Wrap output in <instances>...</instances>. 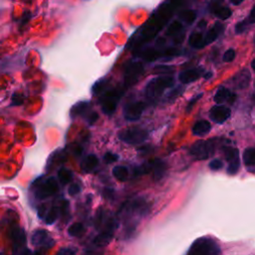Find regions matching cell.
<instances>
[{
	"label": "cell",
	"instance_id": "57",
	"mask_svg": "<svg viewBox=\"0 0 255 255\" xmlns=\"http://www.w3.org/2000/svg\"><path fill=\"white\" fill-rule=\"evenodd\" d=\"M251 67H252V69L255 71V59L252 61V63H251Z\"/></svg>",
	"mask_w": 255,
	"mask_h": 255
},
{
	"label": "cell",
	"instance_id": "43",
	"mask_svg": "<svg viewBox=\"0 0 255 255\" xmlns=\"http://www.w3.org/2000/svg\"><path fill=\"white\" fill-rule=\"evenodd\" d=\"M99 119V114L96 113V112H90L88 115H87V121L90 125H94Z\"/></svg>",
	"mask_w": 255,
	"mask_h": 255
},
{
	"label": "cell",
	"instance_id": "41",
	"mask_svg": "<svg viewBox=\"0 0 255 255\" xmlns=\"http://www.w3.org/2000/svg\"><path fill=\"white\" fill-rule=\"evenodd\" d=\"M235 58V51L233 49H228L224 54H223V61L228 63L233 61V59Z\"/></svg>",
	"mask_w": 255,
	"mask_h": 255
},
{
	"label": "cell",
	"instance_id": "29",
	"mask_svg": "<svg viewBox=\"0 0 255 255\" xmlns=\"http://www.w3.org/2000/svg\"><path fill=\"white\" fill-rule=\"evenodd\" d=\"M59 214H60V209L58 208V207H56V206H54V207H52L48 212H47V214H46V216H45V222H46V224H53L57 219H58V217H59Z\"/></svg>",
	"mask_w": 255,
	"mask_h": 255
},
{
	"label": "cell",
	"instance_id": "21",
	"mask_svg": "<svg viewBox=\"0 0 255 255\" xmlns=\"http://www.w3.org/2000/svg\"><path fill=\"white\" fill-rule=\"evenodd\" d=\"M113 175L116 179H118L119 181H126L128 180V176H129V171L128 168L125 165H117L113 168L112 170Z\"/></svg>",
	"mask_w": 255,
	"mask_h": 255
},
{
	"label": "cell",
	"instance_id": "51",
	"mask_svg": "<svg viewBox=\"0 0 255 255\" xmlns=\"http://www.w3.org/2000/svg\"><path fill=\"white\" fill-rule=\"evenodd\" d=\"M235 99H236V96L234 95V94H230V96H229V98H228V103H230V104H232L234 101H235Z\"/></svg>",
	"mask_w": 255,
	"mask_h": 255
},
{
	"label": "cell",
	"instance_id": "53",
	"mask_svg": "<svg viewBox=\"0 0 255 255\" xmlns=\"http://www.w3.org/2000/svg\"><path fill=\"white\" fill-rule=\"evenodd\" d=\"M21 255H34V253H32L30 250H27V249H25L24 251H22Z\"/></svg>",
	"mask_w": 255,
	"mask_h": 255
},
{
	"label": "cell",
	"instance_id": "1",
	"mask_svg": "<svg viewBox=\"0 0 255 255\" xmlns=\"http://www.w3.org/2000/svg\"><path fill=\"white\" fill-rule=\"evenodd\" d=\"M170 5V3H164L161 7H159L156 14L144 25L138 38L135 41V49L136 47H140L142 44L152 39L166 23V21L171 17L173 7Z\"/></svg>",
	"mask_w": 255,
	"mask_h": 255
},
{
	"label": "cell",
	"instance_id": "12",
	"mask_svg": "<svg viewBox=\"0 0 255 255\" xmlns=\"http://www.w3.org/2000/svg\"><path fill=\"white\" fill-rule=\"evenodd\" d=\"M230 110L225 106H214L209 112V118L216 124L224 123L230 117Z\"/></svg>",
	"mask_w": 255,
	"mask_h": 255
},
{
	"label": "cell",
	"instance_id": "14",
	"mask_svg": "<svg viewBox=\"0 0 255 255\" xmlns=\"http://www.w3.org/2000/svg\"><path fill=\"white\" fill-rule=\"evenodd\" d=\"M90 110V103L88 101H81L76 103L70 110V118L72 120L78 117H84L89 114Z\"/></svg>",
	"mask_w": 255,
	"mask_h": 255
},
{
	"label": "cell",
	"instance_id": "30",
	"mask_svg": "<svg viewBox=\"0 0 255 255\" xmlns=\"http://www.w3.org/2000/svg\"><path fill=\"white\" fill-rule=\"evenodd\" d=\"M179 18L183 22H185L187 24H191L195 20V18H196V13L193 10L186 9V10H183L182 12H180Z\"/></svg>",
	"mask_w": 255,
	"mask_h": 255
},
{
	"label": "cell",
	"instance_id": "54",
	"mask_svg": "<svg viewBox=\"0 0 255 255\" xmlns=\"http://www.w3.org/2000/svg\"><path fill=\"white\" fill-rule=\"evenodd\" d=\"M204 26H205V21L204 20L200 21L199 24H198V27H204Z\"/></svg>",
	"mask_w": 255,
	"mask_h": 255
},
{
	"label": "cell",
	"instance_id": "20",
	"mask_svg": "<svg viewBox=\"0 0 255 255\" xmlns=\"http://www.w3.org/2000/svg\"><path fill=\"white\" fill-rule=\"evenodd\" d=\"M210 128H211V126H210L209 122H207V121H199V122H197L193 126L192 132H193L194 135L202 136V135H204V134L209 132Z\"/></svg>",
	"mask_w": 255,
	"mask_h": 255
},
{
	"label": "cell",
	"instance_id": "7",
	"mask_svg": "<svg viewBox=\"0 0 255 255\" xmlns=\"http://www.w3.org/2000/svg\"><path fill=\"white\" fill-rule=\"evenodd\" d=\"M144 68L143 65L140 62H132L126 66L125 72H124V84L125 88H129L130 86H133L141 75L143 74Z\"/></svg>",
	"mask_w": 255,
	"mask_h": 255
},
{
	"label": "cell",
	"instance_id": "19",
	"mask_svg": "<svg viewBox=\"0 0 255 255\" xmlns=\"http://www.w3.org/2000/svg\"><path fill=\"white\" fill-rule=\"evenodd\" d=\"M11 239L13 241V244L15 247H20L21 245H23L26 241V236H25V232L22 228L20 227H15L11 230Z\"/></svg>",
	"mask_w": 255,
	"mask_h": 255
},
{
	"label": "cell",
	"instance_id": "44",
	"mask_svg": "<svg viewBox=\"0 0 255 255\" xmlns=\"http://www.w3.org/2000/svg\"><path fill=\"white\" fill-rule=\"evenodd\" d=\"M249 24L248 20H245V21H242V22H239L237 23L236 27H235V31L236 33H242L245 29H246V25Z\"/></svg>",
	"mask_w": 255,
	"mask_h": 255
},
{
	"label": "cell",
	"instance_id": "60",
	"mask_svg": "<svg viewBox=\"0 0 255 255\" xmlns=\"http://www.w3.org/2000/svg\"><path fill=\"white\" fill-rule=\"evenodd\" d=\"M254 100H255V94H254Z\"/></svg>",
	"mask_w": 255,
	"mask_h": 255
},
{
	"label": "cell",
	"instance_id": "46",
	"mask_svg": "<svg viewBox=\"0 0 255 255\" xmlns=\"http://www.w3.org/2000/svg\"><path fill=\"white\" fill-rule=\"evenodd\" d=\"M58 255H76L75 251L71 248H63L59 251Z\"/></svg>",
	"mask_w": 255,
	"mask_h": 255
},
{
	"label": "cell",
	"instance_id": "39",
	"mask_svg": "<svg viewBox=\"0 0 255 255\" xmlns=\"http://www.w3.org/2000/svg\"><path fill=\"white\" fill-rule=\"evenodd\" d=\"M115 189L113 187H105L102 190V195L106 199H113L115 196Z\"/></svg>",
	"mask_w": 255,
	"mask_h": 255
},
{
	"label": "cell",
	"instance_id": "49",
	"mask_svg": "<svg viewBox=\"0 0 255 255\" xmlns=\"http://www.w3.org/2000/svg\"><path fill=\"white\" fill-rule=\"evenodd\" d=\"M248 22L249 24H252V23H255V5L253 6L251 12H250V15H249V18H248Z\"/></svg>",
	"mask_w": 255,
	"mask_h": 255
},
{
	"label": "cell",
	"instance_id": "34",
	"mask_svg": "<svg viewBox=\"0 0 255 255\" xmlns=\"http://www.w3.org/2000/svg\"><path fill=\"white\" fill-rule=\"evenodd\" d=\"M224 155H225V158L227 159V161L230 162L236 158H239V151H238V149L233 148V147H225Z\"/></svg>",
	"mask_w": 255,
	"mask_h": 255
},
{
	"label": "cell",
	"instance_id": "32",
	"mask_svg": "<svg viewBox=\"0 0 255 255\" xmlns=\"http://www.w3.org/2000/svg\"><path fill=\"white\" fill-rule=\"evenodd\" d=\"M182 29V24L179 21H173L171 24H169V26L167 27L166 30V35L167 36H175L178 35L179 32Z\"/></svg>",
	"mask_w": 255,
	"mask_h": 255
},
{
	"label": "cell",
	"instance_id": "25",
	"mask_svg": "<svg viewBox=\"0 0 255 255\" xmlns=\"http://www.w3.org/2000/svg\"><path fill=\"white\" fill-rule=\"evenodd\" d=\"M72 178H73V173L71 170L64 167L58 170V180L62 185H67L68 183H70Z\"/></svg>",
	"mask_w": 255,
	"mask_h": 255
},
{
	"label": "cell",
	"instance_id": "11",
	"mask_svg": "<svg viewBox=\"0 0 255 255\" xmlns=\"http://www.w3.org/2000/svg\"><path fill=\"white\" fill-rule=\"evenodd\" d=\"M116 228H117V221L115 219H111L108 222L106 228L95 238V240H94L95 245L100 246V247L107 245L113 238L114 230Z\"/></svg>",
	"mask_w": 255,
	"mask_h": 255
},
{
	"label": "cell",
	"instance_id": "48",
	"mask_svg": "<svg viewBox=\"0 0 255 255\" xmlns=\"http://www.w3.org/2000/svg\"><path fill=\"white\" fill-rule=\"evenodd\" d=\"M163 55H164V56H169V57L175 56V55H177V51H176L175 49H173V48H168L167 50L164 51Z\"/></svg>",
	"mask_w": 255,
	"mask_h": 255
},
{
	"label": "cell",
	"instance_id": "37",
	"mask_svg": "<svg viewBox=\"0 0 255 255\" xmlns=\"http://www.w3.org/2000/svg\"><path fill=\"white\" fill-rule=\"evenodd\" d=\"M82 190V187L79 183H71L70 186H69V189H68V192L70 195L72 196H75L77 194H79Z\"/></svg>",
	"mask_w": 255,
	"mask_h": 255
},
{
	"label": "cell",
	"instance_id": "4",
	"mask_svg": "<svg viewBox=\"0 0 255 255\" xmlns=\"http://www.w3.org/2000/svg\"><path fill=\"white\" fill-rule=\"evenodd\" d=\"M218 253L217 243L210 238L202 237L192 243L187 255H218Z\"/></svg>",
	"mask_w": 255,
	"mask_h": 255
},
{
	"label": "cell",
	"instance_id": "33",
	"mask_svg": "<svg viewBox=\"0 0 255 255\" xmlns=\"http://www.w3.org/2000/svg\"><path fill=\"white\" fill-rule=\"evenodd\" d=\"M85 228L84 225L80 222H76L73 223L69 228H68V233L71 236H80L81 234H83Z\"/></svg>",
	"mask_w": 255,
	"mask_h": 255
},
{
	"label": "cell",
	"instance_id": "9",
	"mask_svg": "<svg viewBox=\"0 0 255 255\" xmlns=\"http://www.w3.org/2000/svg\"><path fill=\"white\" fill-rule=\"evenodd\" d=\"M213 143L211 141H205V140H200L195 142L191 148H190V154L195 157L196 159H206L208 158L212 153H213Z\"/></svg>",
	"mask_w": 255,
	"mask_h": 255
},
{
	"label": "cell",
	"instance_id": "16",
	"mask_svg": "<svg viewBox=\"0 0 255 255\" xmlns=\"http://www.w3.org/2000/svg\"><path fill=\"white\" fill-rule=\"evenodd\" d=\"M202 74V69L200 68H195V69H190L183 71L179 74L178 79L181 83L183 84H188L191 82H194L196 79H198Z\"/></svg>",
	"mask_w": 255,
	"mask_h": 255
},
{
	"label": "cell",
	"instance_id": "52",
	"mask_svg": "<svg viewBox=\"0 0 255 255\" xmlns=\"http://www.w3.org/2000/svg\"><path fill=\"white\" fill-rule=\"evenodd\" d=\"M86 255H100V254L96 250H88L86 252Z\"/></svg>",
	"mask_w": 255,
	"mask_h": 255
},
{
	"label": "cell",
	"instance_id": "36",
	"mask_svg": "<svg viewBox=\"0 0 255 255\" xmlns=\"http://www.w3.org/2000/svg\"><path fill=\"white\" fill-rule=\"evenodd\" d=\"M239 166H240V162H239V158H236L232 161L229 162L228 164V167H227V172L229 174H235L238 169H239Z\"/></svg>",
	"mask_w": 255,
	"mask_h": 255
},
{
	"label": "cell",
	"instance_id": "26",
	"mask_svg": "<svg viewBox=\"0 0 255 255\" xmlns=\"http://www.w3.org/2000/svg\"><path fill=\"white\" fill-rule=\"evenodd\" d=\"M230 94L231 93L226 88L219 87L214 95V102L216 104H222L224 101H228Z\"/></svg>",
	"mask_w": 255,
	"mask_h": 255
},
{
	"label": "cell",
	"instance_id": "50",
	"mask_svg": "<svg viewBox=\"0 0 255 255\" xmlns=\"http://www.w3.org/2000/svg\"><path fill=\"white\" fill-rule=\"evenodd\" d=\"M46 208H45V206H40L39 208H38V215H39V217H41V218H44V215L46 216Z\"/></svg>",
	"mask_w": 255,
	"mask_h": 255
},
{
	"label": "cell",
	"instance_id": "56",
	"mask_svg": "<svg viewBox=\"0 0 255 255\" xmlns=\"http://www.w3.org/2000/svg\"><path fill=\"white\" fill-rule=\"evenodd\" d=\"M211 76H212V74L209 72V73H206V74L204 75V78H205V79H208V78H210Z\"/></svg>",
	"mask_w": 255,
	"mask_h": 255
},
{
	"label": "cell",
	"instance_id": "22",
	"mask_svg": "<svg viewBox=\"0 0 255 255\" xmlns=\"http://www.w3.org/2000/svg\"><path fill=\"white\" fill-rule=\"evenodd\" d=\"M222 29H223V27H222V25H221L219 22L215 23V25H214V26L208 31V33L206 34V37H205V39H204L205 45L212 43V42L218 37V35H219V33L222 31Z\"/></svg>",
	"mask_w": 255,
	"mask_h": 255
},
{
	"label": "cell",
	"instance_id": "13",
	"mask_svg": "<svg viewBox=\"0 0 255 255\" xmlns=\"http://www.w3.org/2000/svg\"><path fill=\"white\" fill-rule=\"evenodd\" d=\"M251 80V74L248 69H243L238 72L232 79L234 86L238 89H245Z\"/></svg>",
	"mask_w": 255,
	"mask_h": 255
},
{
	"label": "cell",
	"instance_id": "40",
	"mask_svg": "<svg viewBox=\"0 0 255 255\" xmlns=\"http://www.w3.org/2000/svg\"><path fill=\"white\" fill-rule=\"evenodd\" d=\"M24 102V97L19 94H13L12 99H11V105L12 106H20Z\"/></svg>",
	"mask_w": 255,
	"mask_h": 255
},
{
	"label": "cell",
	"instance_id": "59",
	"mask_svg": "<svg viewBox=\"0 0 255 255\" xmlns=\"http://www.w3.org/2000/svg\"><path fill=\"white\" fill-rule=\"evenodd\" d=\"M254 45H255V37H254Z\"/></svg>",
	"mask_w": 255,
	"mask_h": 255
},
{
	"label": "cell",
	"instance_id": "24",
	"mask_svg": "<svg viewBox=\"0 0 255 255\" xmlns=\"http://www.w3.org/2000/svg\"><path fill=\"white\" fill-rule=\"evenodd\" d=\"M188 42H189V45H191L193 48H196V49H200L205 46V42L202 35L197 32H194L189 36Z\"/></svg>",
	"mask_w": 255,
	"mask_h": 255
},
{
	"label": "cell",
	"instance_id": "15",
	"mask_svg": "<svg viewBox=\"0 0 255 255\" xmlns=\"http://www.w3.org/2000/svg\"><path fill=\"white\" fill-rule=\"evenodd\" d=\"M65 161H66V154H65V152L63 150H60V149L56 150V151H54L50 155V157H49V159L47 161L46 169H47V171H49V170L55 168V166L63 164Z\"/></svg>",
	"mask_w": 255,
	"mask_h": 255
},
{
	"label": "cell",
	"instance_id": "10",
	"mask_svg": "<svg viewBox=\"0 0 255 255\" xmlns=\"http://www.w3.org/2000/svg\"><path fill=\"white\" fill-rule=\"evenodd\" d=\"M31 242L33 245L41 248H52L55 244L54 239H52L49 233L44 229H38L33 232L31 237Z\"/></svg>",
	"mask_w": 255,
	"mask_h": 255
},
{
	"label": "cell",
	"instance_id": "17",
	"mask_svg": "<svg viewBox=\"0 0 255 255\" xmlns=\"http://www.w3.org/2000/svg\"><path fill=\"white\" fill-rule=\"evenodd\" d=\"M99 164V158L96 154H88L84 157V159L81 161V168L84 172L90 173L93 170L96 169V167Z\"/></svg>",
	"mask_w": 255,
	"mask_h": 255
},
{
	"label": "cell",
	"instance_id": "6",
	"mask_svg": "<svg viewBox=\"0 0 255 255\" xmlns=\"http://www.w3.org/2000/svg\"><path fill=\"white\" fill-rule=\"evenodd\" d=\"M34 185L35 197L40 200L46 199L54 195L59 189V184L54 177H48L46 179H43L41 182H39V179H37Z\"/></svg>",
	"mask_w": 255,
	"mask_h": 255
},
{
	"label": "cell",
	"instance_id": "42",
	"mask_svg": "<svg viewBox=\"0 0 255 255\" xmlns=\"http://www.w3.org/2000/svg\"><path fill=\"white\" fill-rule=\"evenodd\" d=\"M222 166H223V163L220 159H212L209 162V168L211 170H219L222 168Z\"/></svg>",
	"mask_w": 255,
	"mask_h": 255
},
{
	"label": "cell",
	"instance_id": "55",
	"mask_svg": "<svg viewBox=\"0 0 255 255\" xmlns=\"http://www.w3.org/2000/svg\"><path fill=\"white\" fill-rule=\"evenodd\" d=\"M231 3H232V4H234V5H239L240 3H242V1H241V0H240V1H233V0H232V1H231Z\"/></svg>",
	"mask_w": 255,
	"mask_h": 255
},
{
	"label": "cell",
	"instance_id": "47",
	"mask_svg": "<svg viewBox=\"0 0 255 255\" xmlns=\"http://www.w3.org/2000/svg\"><path fill=\"white\" fill-rule=\"evenodd\" d=\"M30 18H31V14H30V12H25V13H24V15L22 16V19H21L20 25H21V26L25 25V24L30 20Z\"/></svg>",
	"mask_w": 255,
	"mask_h": 255
},
{
	"label": "cell",
	"instance_id": "38",
	"mask_svg": "<svg viewBox=\"0 0 255 255\" xmlns=\"http://www.w3.org/2000/svg\"><path fill=\"white\" fill-rule=\"evenodd\" d=\"M119 155L116 154V153H113V152H107L105 155H104V161L106 163H113V162H116L117 160H119Z\"/></svg>",
	"mask_w": 255,
	"mask_h": 255
},
{
	"label": "cell",
	"instance_id": "3",
	"mask_svg": "<svg viewBox=\"0 0 255 255\" xmlns=\"http://www.w3.org/2000/svg\"><path fill=\"white\" fill-rule=\"evenodd\" d=\"M173 85V78L167 75H162L151 79L145 87V96L150 100L159 98L165 89L170 88Z\"/></svg>",
	"mask_w": 255,
	"mask_h": 255
},
{
	"label": "cell",
	"instance_id": "27",
	"mask_svg": "<svg viewBox=\"0 0 255 255\" xmlns=\"http://www.w3.org/2000/svg\"><path fill=\"white\" fill-rule=\"evenodd\" d=\"M243 161L247 166H255V148H247L243 153Z\"/></svg>",
	"mask_w": 255,
	"mask_h": 255
},
{
	"label": "cell",
	"instance_id": "45",
	"mask_svg": "<svg viewBox=\"0 0 255 255\" xmlns=\"http://www.w3.org/2000/svg\"><path fill=\"white\" fill-rule=\"evenodd\" d=\"M201 96H202V94H199V95H196V97H194L192 100H190L189 101V103H188V106H187V109H186V111L187 112H189L190 111V109H192V107L194 106V104L201 98Z\"/></svg>",
	"mask_w": 255,
	"mask_h": 255
},
{
	"label": "cell",
	"instance_id": "5",
	"mask_svg": "<svg viewBox=\"0 0 255 255\" xmlns=\"http://www.w3.org/2000/svg\"><path fill=\"white\" fill-rule=\"evenodd\" d=\"M118 137L128 144L135 145L144 142L148 137V132L139 127H131L119 131Z\"/></svg>",
	"mask_w": 255,
	"mask_h": 255
},
{
	"label": "cell",
	"instance_id": "8",
	"mask_svg": "<svg viewBox=\"0 0 255 255\" xmlns=\"http://www.w3.org/2000/svg\"><path fill=\"white\" fill-rule=\"evenodd\" d=\"M145 108L144 103L139 101L128 102L124 107V117L127 121L135 122L139 120Z\"/></svg>",
	"mask_w": 255,
	"mask_h": 255
},
{
	"label": "cell",
	"instance_id": "28",
	"mask_svg": "<svg viewBox=\"0 0 255 255\" xmlns=\"http://www.w3.org/2000/svg\"><path fill=\"white\" fill-rule=\"evenodd\" d=\"M212 12L221 20H226L231 16V10L227 7H222L216 5V7L212 10Z\"/></svg>",
	"mask_w": 255,
	"mask_h": 255
},
{
	"label": "cell",
	"instance_id": "58",
	"mask_svg": "<svg viewBox=\"0 0 255 255\" xmlns=\"http://www.w3.org/2000/svg\"><path fill=\"white\" fill-rule=\"evenodd\" d=\"M34 255H40L39 253H34Z\"/></svg>",
	"mask_w": 255,
	"mask_h": 255
},
{
	"label": "cell",
	"instance_id": "2",
	"mask_svg": "<svg viewBox=\"0 0 255 255\" xmlns=\"http://www.w3.org/2000/svg\"><path fill=\"white\" fill-rule=\"evenodd\" d=\"M123 94H124V91L119 88L107 89L100 96V104H101L102 112L108 116L114 115Z\"/></svg>",
	"mask_w": 255,
	"mask_h": 255
},
{
	"label": "cell",
	"instance_id": "31",
	"mask_svg": "<svg viewBox=\"0 0 255 255\" xmlns=\"http://www.w3.org/2000/svg\"><path fill=\"white\" fill-rule=\"evenodd\" d=\"M160 57V53L153 48H149L143 51L142 53V58L148 62H152L155 61L156 59H158Z\"/></svg>",
	"mask_w": 255,
	"mask_h": 255
},
{
	"label": "cell",
	"instance_id": "35",
	"mask_svg": "<svg viewBox=\"0 0 255 255\" xmlns=\"http://www.w3.org/2000/svg\"><path fill=\"white\" fill-rule=\"evenodd\" d=\"M174 72V68L171 66L167 65H158L153 68V73L154 74H171Z\"/></svg>",
	"mask_w": 255,
	"mask_h": 255
},
{
	"label": "cell",
	"instance_id": "23",
	"mask_svg": "<svg viewBox=\"0 0 255 255\" xmlns=\"http://www.w3.org/2000/svg\"><path fill=\"white\" fill-rule=\"evenodd\" d=\"M108 86H109V80L107 79H100L99 81H97L93 87H92V94L95 96V97H98L99 95H102L107 89H108Z\"/></svg>",
	"mask_w": 255,
	"mask_h": 255
},
{
	"label": "cell",
	"instance_id": "18",
	"mask_svg": "<svg viewBox=\"0 0 255 255\" xmlns=\"http://www.w3.org/2000/svg\"><path fill=\"white\" fill-rule=\"evenodd\" d=\"M150 165H151V169L153 171L154 180L161 179L166 170V165H165L164 161H162L160 159H154L153 161L150 162Z\"/></svg>",
	"mask_w": 255,
	"mask_h": 255
}]
</instances>
